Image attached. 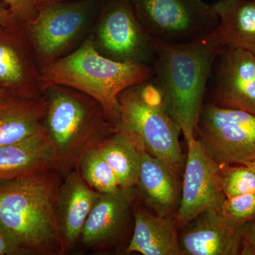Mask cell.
<instances>
[{"mask_svg": "<svg viewBox=\"0 0 255 255\" xmlns=\"http://www.w3.org/2000/svg\"><path fill=\"white\" fill-rule=\"evenodd\" d=\"M221 213L225 219L237 226H245L255 220V191L226 198Z\"/></svg>", "mask_w": 255, "mask_h": 255, "instance_id": "24", "label": "cell"}, {"mask_svg": "<svg viewBox=\"0 0 255 255\" xmlns=\"http://www.w3.org/2000/svg\"><path fill=\"white\" fill-rule=\"evenodd\" d=\"M196 132L210 155L220 164L255 160V116L244 111L204 105Z\"/></svg>", "mask_w": 255, "mask_h": 255, "instance_id": "9", "label": "cell"}, {"mask_svg": "<svg viewBox=\"0 0 255 255\" xmlns=\"http://www.w3.org/2000/svg\"><path fill=\"white\" fill-rule=\"evenodd\" d=\"M9 6L20 22L31 21L37 14L36 0H0Z\"/></svg>", "mask_w": 255, "mask_h": 255, "instance_id": "25", "label": "cell"}, {"mask_svg": "<svg viewBox=\"0 0 255 255\" xmlns=\"http://www.w3.org/2000/svg\"><path fill=\"white\" fill-rule=\"evenodd\" d=\"M77 165L82 179L98 192H113L120 188L113 169L104 158L97 145L87 149Z\"/></svg>", "mask_w": 255, "mask_h": 255, "instance_id": "22", "label": "cell"}, {"mask_svg": "<svg viewBox=\"0 0 255 255\" xmlns=\"http://www.w3.org/2000/svg\"><path fill=\"white\" fill-rule=\"evenodd\" d=\"M46 105L41 100L9 96L0 103V146L21 141L43 127Z\"/></svg>", "mask_w": 255, "mask_h": 255, "instance_id": "19", "label": "cell"}, {"mask_svg": "<svg viewBox=\"0 0 255 255\" xmlns=\"http://www.w3.org/2000/svg\"><path fill=\"white\" fill-rule=\"evenodd\" d=\"M23 255L16 238L0 221V255Z\"/></svg>", "mask_w": 255, "mask_h": 255, "instance_id": "26", "label": "cell"}, {"mask_svg": "<svg viewBox=\"0 0 255 255\" xmlns=\"http://www.w3.org/2000/svg\"><path fill=\"white\" fill-rule=\"evenodd\" d=\"M103 0H63L37 5L24 23L40 68L78 48L91 33Z\"/></svg>", "mask_w": 255, "mask_h": 255, "instance_id": "6", "label": "cell"}, {"mask_svg": "<svg viewBox=\"0 0 255 255\" xmlns=\"http://www.w3.org/2000/svg\"><path fill=\"white\" fill-rule=\"evenodd\" d=\"M136 193L135 187L100 193L82 230L84 246L100 247L114 241L123 227Z\"/></svg>", "mask_w": 255, "mask_h": 255, "instance_id": "15", "label": "cell"}, {"mask_svg": "<svg viewBox=\"0 0 255 255\" xmlns=\"http://www.w3.org/2000/svg\"><path fill=\"white\" fill-rule=\"evenodd\" d=\"M9 96L10 95L7 93V92H5L4 90H1V89H0V103H1V102H3L5 99L9 97Z\"/></svg>", "mask_w": 255, "mask_h": 255, "instance_id": "29", "label": "cell"}, {"mask_svg": "<svg viewBox=\"0 0 255 255\" xmlns=\"http://www.w3.org/2000/svg\"><path fill=\"white\" fill-rule=\"evenodd\" d=\"M50 167L57 168L56 155L43 127L21 141L0 146V182Z\"/></svg>", "mask_w": 255, "mask_h": 255, "instance_id": "16", "label": "cell"}, {"mask_svg": "<svg viewBox=\"0 0 255 255\" xmlns=\"http://www.w3.org/2000/svg\"><path fill=\"white\" fill-rule=\"evenodd\" d=\"M140 150V169L136 186L139 192L156 214L163 217L173 216L179 206L178 173L144 149Z\"/></svg>", "mask_w": 255, "mask_h": 255, "instance_id": "17", "label": "cell"}, {"mask_svg": "<svg viewBox=\"0 0 255 255\" xmlns=\"http://www.w3.org/2000/svg\"><path fill=\"white\" fill-rule=\"evenodd\" d=\"M152 74L151 67L121 63L100 54L91 33L70 54L41 69L44 89L61 85L88 95L100 104L115 126L120 113V94L149 80Z\"/></svg>", "mask_w": 255, "mask_h": 255, "instance_id": "3", "label": "cell"}, {"mask_svg": "<svg viewBox=\"0 0 255 255\" xmlns=\"http://www.w3.org/2000/svg\"><path fill=\"white\" fill-rule=\"evenodd\" d=\"M244 164H246V165L248 166V167H251V168L253 169V170H254L255 172V160L252 161V162H246V163Z\"/></svg>", "mask_w": 255, "mask_h": 255, "instance_id": "31", "label": "cell"}, {"mask_svg": "<svg viewBox=\"0 0 255 255\" xmlns=\"http://www.w3.org/2000/svg\"><path fill=\"white\" fill-rule=\"evenodd\" d=\"M100 195L75 171L68 172L60 184L56 217L65 252L81 238L87 218Z\"/></svg>", "mask_w": 255, "mask_h": 255, "instance_id": "14", "label": "cell"}, {"mask_svg": "<svg viewBox=\"0 0 255 255\" xmlns=\"http://www.w3.org/2000/svg\"><path fill=\"white\" fill-rule=\"evenodd\" d=\"M58 169H42L0 182V221L23 255L65 253L56 217Z\"/></svg>", "mask_w": 255, "mask_h": 255, "instance_id": "2", "label": "cell"}, {"mask_svg": "<svg viewBox=\"0 0 255 255\" xmlns=\"http://www.w3.org/2000/svg\"><path fill=\"white\" fill-rule=\"evenodd\" d=\"M253 1H255V0H253Z\"/></svg>", "mask_w": 255, "mask_h": 255, "instance_id": "32", "label": "cell"}, {"mask_svg": "<svg viewBox=\"0 0 255 255\" xmlns=\"http://www.w3.org/2000/svg\"><path fill=\"white\" fill-rule=\"evenodd\" d=\"M219 17L218 30L224 46L241 48L255 56V2L217 0L212 4Z\"/></svg>", "mask_w": 255, "mask_h": 255, "instance_id": "20", "label": "cell"}, {"mask_svg": "<svg viewBox=\"0 0 255 255\" xmlns=\"http://www.w3.org/2000/svg\"><path fill=\"white\" fill-rule=\"evenodd\" d=\"M91 34L95 48L104 56L121 63L153 67V38L130 0H103Z\"/></svg>", "mask_w": 255, "mask_h": 255, "instance_id": "7", "label": "cell"}, {"mask_svg": "<svg viewBox=\"0 0 255 255\" xmlns=\"http://www.w3.org/2000/svg\"><path fill=\"white\" fill-rule=\"evenodd\" d=\"M241 255H255V220L245 226Z\"/></svg>", "mask_w": 255, "mask_h": 255, "instance_id": "27", "label": "cell"}, {"mask_svg": "<svg viewBox=\"0 0 255 255\" xmlns=\"http://www.w3.org/2000/svg\"><path fill=\"white\" fill-rule=\"evenodd\" d=\"M63 1V0H36V5L43 4V3L50 2V1Z\"/></svg>", "mask_w": 255, "mask_h": 255, "instance_id": "30", "label": "cell"}, {"mask_svg": "<svg viewBox=\"0 0 255 255\" xmlns=\"http://www.w3.org/2000/svg\"><path fill=\"white\" fill-rule=\"evenodd\" d=\"M223 190L226 198L234 197L255 191V172L245 164L232 167L220 164Z\"/></svg>", "mask_w": 255, "mask_h": 255, "instance_id": "23", "label": "cell"}, {"mask_svg": "<svg viewBox=\"0 0 255 255\" xmlns=\"http://www.w3.org/2000/svg\"><path fill=\"white\" fill-rule=\"evenodd\" d=\"M182 195L176 212L177 228H184L205 211H221L226 199L221 165L195 137L187 140Z\"/></svg>", "mask_w": 255, "mask_h": 255, "instance_id": "10", "label": "cell"}, {"mask_svg": "<svg viewBox=\"0 0 255 255\" xmlns=\"http://www.w3.org/2000/svg\"><path fill=\"white\" fill-rule=\"evenodd\" d=\"M116 128L179 173L186 158L179 142L181 129L170 117L152 80L128 87L119 97Z\"/></svg>", "mask_w": 255, "mask_h": 255, "instance_id": "5", "label": "cell"}, {"mask_svg": "<svg viewBox=\"0 0 255 255\" xmlns=\"http://www.w3.org/2000/svg\"><path fill=\"white\" fill-rule=\"evenodd\" d=\"M46 112L43 127L56 155L57 169L70 172L82 154L116 130L100 104L82 92L61 85L43 91Z\"/></svg>", "mask_w": 255, "mask_h": 255, "instance_id": "4", "label": "cell"}, {"mask_svg": "<svg viewBox=\"0 0 255 255\" xmlns=\"http://www.w3.org/2000/svg\"><path fill=\"white\" fill-rule=\"evenodd\" d=\"M21 23L16 18L9 6L0 1V25L6 26Z\"/></svg>", "mask_w": 255, "mask_h": 255, "instance_id": "28", "label": "cell"}, {"mask_svg": "<svg viewBox=\"0 0 255 255\" xmlns=\"http://www.w3.org/2000/svg\"><path fill=\"white\" fill-rule=\"evenodd\" d=\"M209 81L214 102L255 116V56L241 48L224 46L215 62Z\"/></svg>", "mask_w": 255, "mask_h": 255, "instance_id": "12", "label": "cell"}, {"mask_svg": "<svg viewBox=\"0 0 255 255\" xmlns=\"http://www.w3.org/2000/svg\"><path fill=\"white\" fill-rule=\"evenodd\" d=\"M244 227L230 223L221 211H205L188 223L179 236L182 255L241 254Z\"/></svg>", "mask_w": 255, "mask_h": 255, "instance_id": "13", "label": "cell"}, {"mask_svg": "<svg viewBox=\"0 0 255 255\" xmlns=\"http://www.w3.org/2000/svg\"><path fill=\"white\" fill-rule=\"evenodd\" d=\"M154 40L152 82L186 141L195 137L215 62L223 46L219 30L182 44Z\"/></svg>", "mask_w": 255, "mask_h": 255, "instance_id": "1", "label": "cell"}, {"mask_svg": "<svg viewBox=\"0 0 255 255\" xmlns=\"http://www.w3.org/2000/svg\"><path fill=\"white\" fill-rule=\"evenodd\" d=\"M97 147L113 169L119 187H136L140 174V150L135 142L125 132L116 128Z\"/></svg>", "mask_w": 255, "mask_h": 255, "instance_id": "21", "label": "cell"}, {"mask_svg": "<svg viewBox=\"0 0 255 255\" xmlns=\"http://www.w3.org/2000/svg\"><path fill=\"white\" fill-rule=\"evenodd\" d=\"M0 89L12 97L43 98L41 68L23 23L0 25Z\"/></svg>", "mask_w": 255, "mask_h": 255, "instance_id": "11", "label": "cell"}, {"mask_svg": "<svg viewBox=\"0 0 255 255\" xmlns=\"http://www.w3.org/2000/svg\"><path fill=\"white\" fill-rule=\"evenodd\" d=\"M137 17L155 40L189 43L217 29L219 17L203 0H130Z\"/></svg>", "mask_w": 255, "mask_h": 255, "instance_id": "8", "label": "cell"}, {"mask_svg": "<svg viewBox=\"0 0 255 255\" xmlns=\"http://www.w3.org/2000/svg\"><path fill=\"white\" fill-rule=\"evenodd\" d=\"M133 234L127 253L143 255H182L173 216H159L142 209L134 211Z\"/></svg>", "mask_w": 255, "mask_h": 255, "instance_id": "18", "label": "cell"}]
</instances>
